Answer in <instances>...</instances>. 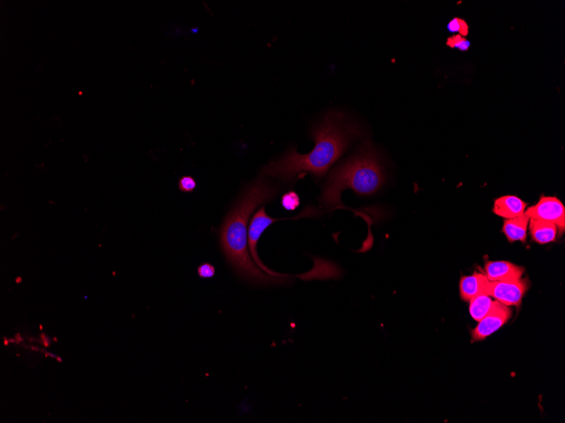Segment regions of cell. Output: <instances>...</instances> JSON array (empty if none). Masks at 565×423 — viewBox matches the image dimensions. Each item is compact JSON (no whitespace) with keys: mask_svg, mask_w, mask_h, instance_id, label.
Here are the masks:
<instances>
[{"mask_svg":"<svg viewBox=\"0 0 565 423\" xmlns=\"http://www.w3.org/2000/svg\"><path fill=\"white\" fill-rule=\"evenodd\" d=\"M315 147L309 154H300L292 147L281 159L261 169V175L292 181L310 173L318 180L342 157L356 139L363 137L365 128L346 114L328 112L321 121L311 127Z\"/></svg>","mask_w":565,"mask_h":423,"instance_id":"1","label":"cell"},{"mask_svg":"<svg viewBox=\"0 0 565 423\" xmlns=\"http://www.w3.org/2000/svg\"><path fill=\"white\" fill-rule=\"evenodd\" d=\"M280 189L272 182L259 178L249 185L235 206L228 214L220 231V246L227 260L236 273L256 285H285L290 276H273L257 267L248 250L247 225L257 206L271 201Z\"/></svg>","mask_w":565,"mask_h":423,"instance_id":"2","label":"cell"},{"mask_svg":"<svg viewBox=\"0 0 565 423\" xmlns=\"http://www.w3.org/2000/svg\"><path fill=\"white\" fill-rule=\"evenodd\" d=\"M383 165L371 141L365 140L350 159L332 170L324 184L320 203L327 210L343 206L342 194L351 189L360 196H372L385 182Z\"/></svg>","mask_w":565,"mask_h":423,"instance_id":"3","label":"cell"},{"mask_svg":"<svg viewBox=\"0 0 565 423\" xmlns=\"http://www.w3.org/2000/svg\"><path fill=\"white\" fill-rule=\"evenodd\" d=\"M528 288V281L521 278L518 280L490 282L486 294L505 306H519L521 305Z\"/></svg>","mask_w":565,"mask_h":423,"instance_id":"4","label":"cell"},{"mask_svg":"<svg viewBox=\"0 0 565 423\" xmlns=\"http://www.w3.org/2000/svg\"><path fill=\"white\" fill-rule=\"evenodd\" d=\"M525 213L530 219L552 222L563 234L565 230V208L558 198L542 196L537 205L527 209Z\"/></svg>","mask_w":565,"mask_h":423,"instance_id":"5","label":"cell"},{"mask_svg":"<svg viewBox=\"0 0 565 423\" xmlns=\"http://www.w3.org/2000/svg\"><path fill=\"white\" fill-rule=\"evenodd\" d=\"M512 316V311L509 307L505 306L495 301L489 313L481 319L472 333L473 342L483 341L490 335L495 333L502 326H504Z\"/></svg>","mask_w":565,"mask_h":423,"instance_id":"6","label":"cell"},{"mask_svg":"<svg viewBox=\"0 0 565 423\" xmlns=\"http://www.w3.org/2000/svg\"><path fill=\"white\" fill-rule=\"evenodd\" d=\"M485 276L490 282L521 279L525 269L508 261H488Z\"/></svg>","mask_w":565,"mask_h":423,"instance_id":"7","label":"cell"},{"mask_svg":"<svg viewBox=\"0 0 565 423\" xmlns=\"http://www.w3.org/2000/svg\"><path fill=\"white\" fill-rule=\"evenodd\" d=\"M490 281L483 273H474L472 276H463L460 281L461 300L469 302L472 298L487 293Z\"/></svg>","mask_w":565,"mask_h":423,"instance_id":"8","label":"cell"},{"mask_svg":"<svg viewBox=\"0 0 565 423\" xmlns=\"http://www.w3.org/2000/svg\"><path fill=\"white\" fill-rule=\"evenodd\" d=\"M526 203L514 196L498 198L493 206V213L505 219H513L525 213Z\"/></svg>","mask_w":565,"mask_h":423,"instance_id":"9","label":"cell"},{"mask_svg":"<svg viewBox=\"0 0 565 423\" xmlns=\"http://www.w3.org/2000/svg\"><path fill=\"white\" fill-rule=\"evenodd\" d=\"M529 222L530 217L526 213L513 219H505L502 232L510 243H526Z\"/></svg>","mask_w":565,"mask_h":423,"instance_id":"10","label":"cell"},{"mask_svg":"<svg viewBox=\"0 0 565 423\" xmlns=\"http://www.w3.org/2000/svg\"><path fill=\"white\" fill-rule=\"evenodd\" d=\"M529 222L531 237L535 242L546 244L555 241L559 232L555 224L538 219H530Z\"/></svg>","mask_w":565,"mask_h":423,"instance_id":"11","label":"cell"},{"mask_svg":"<svg viewBox=\"0 0 565 423\" xmlns=\"http://www.w3.org/2000/svg\"><path fill=\"white\" fill-rule=\"evenodd\" d=\"M494 302H495V300H493L491 297L486 293L481 294V295L472 298V300L469 301V309L471 316L474 321L479 322L481 319H483L486 315L489 313V311L492 309Z\"/></svg>","mask_w":565,"mask_h":423,"instance_id":"12","label":"cell"},{"mask_svg":"<svg viewBox=\"0 0 565 423\" xmlns=\"http://www.w3.org/2000/svg\"><path fill=\"white\" fill-rule=\"evenodd\" d=\"M281 204L285 210H296L301 205L300 197L294 192H290L282 196L281 199Z\"/></svg>","mask_w":565,"mask_h":423,"instance_id":"13","label":"cell"},{"mask_svg":"<svg viewBox=\"0 0 565 423\" xmlns=\"http://www.w3.org/2000/svg\"><path fill=\"white\" fill-rule=\"evenodd\" d=\"M448 31L452 33H459V35L467 36L469 33V26L465 20L461 18H454L448 25Z\"/></svg>","mask_w":565,"mask_h":423,"instance_id":"14","label":"cell"},{"mask_svg":"<svg viewBox=\"0 0 565 423\" xmlns=\"http://www.w3.org/2000/svg\"><path fill=\"white\" fill-rule=\"evenodd\" d=\"M447 46L451 48H456L460 51L465 52L471 47V43L462 36L455 35L448 39Z\"/></svg>","mask_w":565,"mask_h":423,"instance_id":"15","label":"cell"},{"mask_svg":"<svg viewBox=\"0 0 565 423\" xmlns=\"http://www.w3.org/2000/svg\"><path fill=\"white\" fill-rule=\"evenodd\" d=\"M197 182L194 178L190 176H185L178 181V189L181 192L190 193L196 189Z\"/></svg>","mask_w":565,"mask_h":423,"instance_id":"16","label":"cell"},{"mask_svg":"<svg viewBox=\"0 0 565 423\" xmlns=\"http://www.w3.org/2000/svg\"><path fill=\"white\" fill-rule=\"evenodd\" d=\"M197 274L199 277L202 278V279H210V278H213L215 276V267L209 263L202 264L199 265Z\"/></svg>","mask_w":565,"mask_h":423,"instance_id":"17","label":"cell"}]
</instances>
